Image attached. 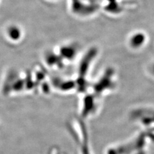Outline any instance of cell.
<instances>
[{
  "label": "cell",
  "mask_w": 154,
  "mask_h": 154,
  "mask_svg": "<svg viewBox=\"0 0 154 154\" xmlns=\"http://www.w3.org/2000/svg\"><path fill=\"white\" fill-rule=\"evenodd\" d=\"M153 73H154V67H153Z\"/></svg>",
  "instance_id": "obj_3"
},
{
  "label": "cell",
  "mask_w": 154,
  "mask_h": 154,
  "mask_svg": "<svg viewBox=\"0 0 154 154\" xmlns=\"http://www.w3.org/2000/svg\"><path fill=\"white\" fill-rule=\"evenodd\" d=\"M7 35L11 41L17 42L21 39L22 30L17 25H11L7 29Z\"/></svg>",
  "instance_id": "obj_1"
},
{
  "label": "cell",
  "mask_w": 154,
  "mask_h": 154,
  "mask_svg": "<svg viewBox=\"0 0 154 154\" xmlns=\"http://www.w3.org/2000/svg\"><path fill=\"white\" fill-rule=\"evenodd\" d=\"M60 54L59 56L60 57L62 60L64 59L71 60L73 59L76 54L75 48L71 45L63 46L59 50Z\"/></svg>",
  "instance_id": "obj_2"
}]
</instances>
